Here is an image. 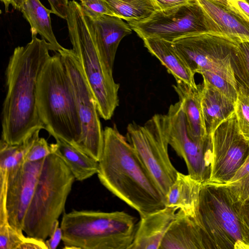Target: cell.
Listing matches in <instances>:
<instances>
[{
  "label": "cell",
  "instance_id": "obj_1",
  "mask_svg": "<svg viewBox=\"0 0 249 249\" xmlns=\"http://www.w3.org/2000/svg\"><path fill=\"white\" fill-rule=\"evenodd\" d=\"M50 51L53 48L45 39L33 36L25 46L15 48L9 59L1 133V139L9 144H19L36 131L45 129L37 108L36 89Z\"/></svg>",
  "mask_w": 249,
  "mask_h": 249
},
{
  "label": "cell",
  "instance_id": "obj_2",
  "mask_svg": "<svg viewBox=\"0 0 249 249\" xmlns=\"http://www.w3.org/2000/svg\"><path fill=\"white\" fill-rule=\"evenodd\" d=\"M97 176L109 191L136 210L140 217L165 207V197L126 139L116 126L103 131Z\"/></svg>",
  "mask_w": 249,
  "mask_h": 249
},
{
  "label": "cell",
  "instance_id": "obj_3",
  "mask_svg": "<svg viewBox=\"0 0 249 249\" xmlns=\"http://www.w3.org/2000/svg\"><path fill=\"white\" fill-rule=\"evenodd\" d=\"M36 103L40 119L49 134L78 149L81 123L71 82L58 52L50 57L41 71Z\"/></svg>",
  "mask_w": 249,
  "mask_h": 249
},
{
  "label": "cell",
  "instance_id": "obj_4",
  "mask_svg": "<svg viewBox=\"0 0 249 249\" xmlns=\"http://www.w3.org/2000/svg\"><path fill=\"white\" fill-rule=\"evenodd\" d=\"M66 20L72 50L95 99L99 114L108 120L119 105V85L100 56L92 21L74 0L69 2Z\"/></svg>",
  "mask_w": 249,
  "mask_h": 249
},
{
  "label": "cell",
  "instance_id": "obj_5",
  "mask_svg": "<svg viewBox=\"0 0 249 249\" xmlns=\"http://www.w3.org/2000/svg\"><path fill=\"white\" fill-rule=\"evenodd\" d=\"M60 227L65 249H128L137 224L124 211L73 210L63 214Z\"/></svg>",
  "mask_w": 249,
  "mask_h": 249
},
{
  "label": "cell",
  "instance_id": "obj_6",
  "mask_svg": "<svg viewBox=\"0 0 249 249\" xmlns=\"http://www.w3.org/2000/svg\"><path fill=\"white\" fill-rule=\"evenodd\" d=\"M75 178L64 161L52 153L44 160L22 230L28 236L46 241L53 223L65 210Z\"/></svg>",
  "mask_w": 249,
  "mask_h": 249
},
{
  "label": "cell",
  "instance_id": "obj_7",
  "mask_svg": "<svg viewBox=\"0 0 249 249\" xmlns=\"http://www.w3.org/2000/svg\"><path fill=\"white\" fill-rule=\"evenodd\" d=\"M198 219L213 249H249L243 239L237 202L223 185L202 184Z\"/></svg>",
  "mask_w": 249,
  "mask_h": 249
},
{
  "label": "cell",
  "instance_id": "obj_8",
  "mask_svg": "<svg viewBox=\"0 0 249 249\" xmlns=\"http://www.w3.org/2000/svg\"><path fill=\"white\" fill-rule=\"evenodd\" d=\"M126 140L165 196L175 181L178 171L169 158L168 120L166 114L153 116L143 125L130 123Z\"/></svg>",
  "mask_w": 249,
  "mask_h": 249
},
{
  "label": "cell",
  "instance_id": "obj_9",
  "mask_svg": "<svg viewBox=\"0 0 249 249\" xmlns=\"http://www.w3.org/2000/svg\"><path fill=\"white\" fill-rule=\"evenodd\" d=\"M128 22L142 39L156 38L173 42L192 35L214 33L197 0L168 9L158 10L147 18Z\"/></svg>",
  "mask_w": 249,
  "mask_h": 249
},
{
  "label": "cell",
  "instance_id": "obj_10",
  "mask_svg": "<svg viewBox=\"0 0 249 249\" xmlns=\"http://www.w3.org/2000/svg\"><path fill=\"white\" fill-rule=\"evenodd\" d=\"M173 43L194 73L199 74L205 71L214 72L237 88L231 66L237 43L220 34L206 33L184 37Z\"/></svg>",
  "mask_w": 249,
  "mask_h": 249
},
{
  "label": "cell",
  "instance_id": "obj_11",
  "mask_svg": "<svg viewBox=\"0 0 249 249\" xmlns=\"http://www.w3.org/2000/svg\"><path fill=\"white\" fill-rule=\"evenodd\" d=\"M57 52L71 82L81 123L82 134L78 149L98 161L103 150L104 130L95 99L72 49L63 47Z\"/></svg>",
  "mask_w": 249,
  "mask_h": 249
},
{
  "label": "cell",
  "instance_id": "obj_12",
  "mask_svg": "<svg viewBox=\"0 0 249 249\" xmlns=\"http://www.w3.org/2000/svg\"><path fill=\"white\" fill-rule=\"evenodd\" d=\"M212 142L211 171L206 182L225 184L232 178L249 155V142L239 131L234 112L215 129Z\"/></svg>",
  "mask_w": 249,
  "mask_h": 249
},
{
  "label": "cell",
  "instance_id": "obj_13",
  "mask_svg": "<svg viewBox=\"0 0 249 249\" xmlns=\"http://www.w3.org/2000/svg\"><path fill=\"white\" fill-rule=\"evenodd\" d=\"M166 115L169 144L184 160L192 178L202 184L207 182L213 160L212 137L202 142H196L190 137L179 101L171 105Z\"/></svg>",
  "mask_w": 249,
  "mask_h": 249
},
{
  "label": "cell",
  "instance_id": "obj_14",
  "mask_svg": "<svg viewBox=\"0 0 249 249\" xmlns=\"http://www.w3.org/2000/svg\"><path fill=\"white\" fill-rule=\"evenodd\" d=\"M44 159L24 161L8 173L6 208L12 227L22 231L24 217L34 195Z\"/></svg>",
  "mask_w": 249,
  "mask_h": 249
},
{
  "label": "cell",
  "instance_id": "obj_15",
  "mask_svg": "<svg viewBox=\"0 0 249 249\" xmlns=\"http://www.w3.org/2000/svg\"><path fill=\"white\" fill-rule=\"evenodd\" d=\"M159 249H213L198 218L178 210Z\"/></svg>",
  "mask_w": 249,
  "mask_h": 249
},
{
  "label": "cell",
  "instance_id": "obj_16",
  "mask_svg": "<svg viewBox=\"0 0 249 249\" xmlns=\"http://www.w3.org/2000/svg\"><path fill=\"white\" fill-rule=\"evenodd\" d=\"M214 33L236 43L249 41V20L234 9L211 0H197Z\"/></svg>",
  "mask_w": 249,
  "mask_h": 249
},
{
  "label": "cell",
  "instance_id": "obj_17",
  "mask_svg": "<svg viewBox=\"0 0 249 249\" xmlns=\"http://www.w3.org/2000/svg\"><path fill=\"white\" fill-rule=\"evenodd\" d=\"M90 19L100 56L107 69L112 72L119 44L124 36L131 33L132 29L117 16L103 15Z\"/></svg>",
  "mask_w": 249,
  "mask_h": 249
},
{
  "label": "cell",
  "instance_id": "obj_18",
  "mask_svg": "<svg viewBox=\"0 0 249 249\" xmlns=\"http://www.w3.org/2000/svg\"><path fill=\"white\" fill-rule=\"evenodd\" d=\"M175 208L165 207L141 216L134 238L128 249H159L161 241L176 216Z\"/></svg>",
  "mask_w": 249,
  "mask_h": 249
},
{
  "label": "cell",
  "instance_id": "obj_19",
  "mask_svg": "<svg viewBox=\"0 0 249 249\" xmlns=\"http://www.w3.org/2000/svg\"><path fill=\"white\" fill-rule=\"evenodd\" d=\"M173 86L182 105L190 137L197 142H204L212 136H208L205 128L202 106V84L191 86L180 81L176 80Z\"/></svg>",
  "mask_w": 249,
  "mask_h": 249
},
{
  "label": "cell",
  "instance_id": "obj_20",
  "mask_svg": "<svg viewBox=\"0 0 249 249\" xmlns=\"http://www.w3.org/2000/svg\"><path fill=\"white\" fill-rule=\"evenodd\" d=\"M201 186V183L189 174L178 172L175 181L165 196V207L175 208L186 215L198 218Z\"/></svg>",
  "mask_w": 249,
  "mask_h": 249
},
{
  "label": "cell",
  "instance_id": "obj_21",
  "mask_svg": "<svg viewBox=\"0 0 249 249\" xmlns=\"http://www.w3.org/2000/svg\"><path fill=\"white\" fill-rule=\"evenodd\" d=\"M201 106L205 128L208 136L234 112L235 102L220 92L203 78Z\"/></svg>",
  "mask_w": 249,
  "mask_h": 249
},
{
  "label": "cell",
  "instance_id": "obj_22",
  "mask_svg": "<svg viewBox=\"0 0 249 249\" xmlns=\"http://www.w3.org/2000/svg\"><path fill=\"white\" fill-rule=\"evenodd\" d=\"M149 52L158 58L176 80L196 86L195 74L175 49L173 42L156 38L142 39Z\"/></svg>",
  "mask_w": 249,
  "mask_h": 249
},
{
  "label": "cell",
  "instance_id": "obj_23",
  "mask_svg": "<svg viewBox=\"0 0 249 249\" xmlns=\"http://www.w3.org/2000/svg\"><path fill=\"white\" fill-rule=\"evenodd\" d=\"M55 140L56 142L51 144L53 153L64 161L75 180L82 181L97 174L98 161L62 139Z\"/></svg>",
  "mask_w": 249,
  "mask_h": 249
},
{
  "label": "cell",
  "instance_id": "obj_24",
  "mask_svg": "<svg viewBox=\"0 0 249 249\" xmlns=\"http://www.w3.org/2000/svg\"><path fill=\"white\" fill-rule=\"evenodd\" d=\"M20 11L30 25L32 37L39 34L55 52L63 47L57 41L52 29L51 9L46 8L39 0H23Z\"/></svg>",
  "mask_w": 249,
  "mask_h": 249
},
{
  "label": "cell",
  "instance_id": "obj_25",
  "mask_svg": "<svg viewBox=\"0 0 249 249\" xmlns=\"http://www.w3.org/2000/svg\"><path fill=\"white\" fill-rule=\"evenodd\" d=\"M115 16L128 22L150 17L158 7L153 0H104Z\"/></svg>",
  "mask_w": 249,
  "mask_h": 249
},
{
  "label": "cell",
  "instance_id": "obj_26",
  "mask_svg": "<svg viewBox=\"0 0 249 249\" xmlns=\"http://www.w3.org/2000/svg\"><path fill=\"white\" fill-rule=\"evenodd\" d=\"M40 130L30 135L22 142L11 145L1 139L0 146V172L8 173L21 165L36 139L39 137Z\"/></svg>",
  "mask_w": 249,
  "mask_h": 249
},
{
  "label": "cell",
  "instance_id": "obj_27",
  "mask_svg": "<svg viewBox=\"0 0 249 249\" xmlns=\"http://www.w3.org/2000/svg\"><path fill=\"white\" fill-rule=\"evenodd\" d=\"M237 88L249 93V41L237 43L231 58Z\"/></svg>",
  "mask_w": 249,
  "mask_h": 249
},
{
  "label": "cell",
  "instance_id": "obj_28",
  "mask_svg": "<svg viewBox=\"0 0 249 249\" xmlns=\"http://www.w3.org/2000/svg\"><path fill=\"white\" fill-rule=\"evenodd\" d=\"M234 113L239 131L249 142V93L238 89Z\"/></svg>",
  "mask_w": 249,
  "mask_h": 249
},
{
  "label": "cell",
  "instance_id": "obj_29",
  "mask_svg": "<svg viewBox=\"0 0 249 249\" xmlns=\"http://www.w3.org/2000/svg\"><path fill=\"white\" fill-rule=\"evenodd\" d=\"M22 231L12 227L9 222L0 224V249H18L25 236Z\"/></svg>",
  "mask_w": 249,
  "mask_h": 249
},
{
  "label": "cell",
  "instance_id": "obj_30",
  "mask_svg": "<svg viewBox=\"0 0 249 249\" xmlns=\"http://www.w3.org/2000/svg\"><path fill=\"white\" fill-rule=\"evenodd\" d=\"M203 78L216 88L220 92L234 102L237 98V89L226 79L214 72L202 71L199 73Z\"/></svg>",
  "mask_w": 249,
  "mask_h": 249
},
{
  "label": "cell",
  "instance_id": "obj_31",
  "mask_svg": "<svg viewBox=\"0 0 249 249\" xmlns=\"http://www.w3.org/2000/svg\"><path fill=\"white\" fill-rule=\"evenodd\" d=\"M85 14L90 18L101 15L115 16L107 3L104 0H79Z\"/></svg>",
  "mask_w": 249,
  "mask_h": 249
},
{
  "label": "cell",
  "instance_id": "obj_32",
  "mask_svg": "<svg viewBox=\"0 0 249 249\" xmlns=\"http://www.w3.org/2000/svg\"><path fill=\"white\" fill-rule=\"evenodd\" d=\"M220 185L226 187L236 202H242L249 198V174L236 181Z\"/></svg>",
  "mask_w": 249,
  "mask_h": 249
},
{
  "label": "cell",
  "instance_id": "obj_33",
  "mask_svg": "<svg viewBox=\"0 0 249 249\" xmlns=\"http://www.w3.org/2000/svg\"><path fill=\"white\" fill-rule=\"evenodd\" d=\"M53 153L51 144L42 137L35 141L25 157V161L34 162L42 160Z\"/></svg>",
  "mask_w": 249,
  "mask_h": 249
},
{
  "label": "cell",
  "instance_id": "obj_34",
  "mask_svg": "<svg viewBox=\"0 0 249 249\" xmlns=\"http://www.w3.org/2000/svg\"><path fill=\"white\" fill-rule=\"evenodd\" d=\"M237 204L243 239L249 248V198Z\"/></svg>",
  "mask_w": 249,
  "mask_h": 249
},
{
  "label": "cell",
  "instance_id": "obj_35",
  "mask_svg": "<svg viewBox=\"0 0 249 249\" xmlns=\"http://www.w3.org/2000/svg\"><path fill=\"white\" fill-rule=\"evenodd\" d=\"M49 237V239L45 241L48 249H55L62 239V231L61 227L59 226L58 220L53 223Z\"/></svg>",
  "mask_w": 249,
  "mask_h": 249
},
{
  "label": "cell",
  "instance_id": "obj_36",
  "mask_svg": "<svg viewBox=\"0 0 249 249\" xmlns=\"http://www.w3.org/2000/svg\"><path fill=\"white\" fill-rule=\"evenodd\" d=\"M53 14L66 19L69 1L68 0H48Z\"/></svg>",
  "mask_w": 249,
  "mask_h": 249
},
{
  "label": "cell",
  "instance_id": "obj_37",
  "mask_svg": "<svg viewBox=\"0 0 249 249\" xmlns=\"http://www.w3.org/2000/svg\"><path fill=\"white\" fill-rule=\"evenodd\" d=\"M18 249H48V247L45 241L27 236Z\"/></svg>",
  "mask_w": 249,
  "mask_h": 249
},
{
  "label": "cell",
  "instance_id": "obj_38",
  "mask_svg": "<svg viewBox=\"0 0 249 249\" xmlns=\"http://www.w3.org/2000/svg\"><path fill=\"white\" fill-rule=\"evenodd\" d=\"M159 10L172 8L190 3L194 0H153Z\"/></svg>",
  "mask_w": 249,
  "mask_h": 249
},
{
  "label": "cell",
  "instance_id": "obj_39",
  "mask_svg": "<svg viewBox=\"0 0 249 249\" xmlns=\"http://www.w3.org/2000/svg\"><path fill=\"white\" fill-rule=\"evenodd\" d=\"M249 174V155L244 163L227 183L236 181ZM227 184V183H226Z\"/></svg>",
  "mask_w": 249,
  "mask_h": 249
},
{
  "label": "cell",
  "instance_id": "obj_40",
  "mask_svg": "<svg viewBox=\"0 0 249 249\" xmlns=\"http://www.w3.org/2000/svg\"><path fill=\"white\" fill-rule=\"evenodd\" d=\"M235 5L238 11L249 20V4L245 0H236Z\"/></svg>",
  "mask_w": 249,
  "mask_h": 249
},
{
  "label": "cell",
  "instance_id": "obj_41",
  "mask_svg": "<svg viewBox=\"0 0 249 249\" xmlns=\"http://www.w3.org/2000/svg\"><path fill=\"white\" fill-rule=\"evenodd\" d=\"M4 5L5 10L8 11L10 5H12L14 9L20 11L23 0H0Z\"/></svg>",
  "mask_w": 249,
  "mask_h": 249
},
{
  "label": "cell",
  "instance_id": "obj_42",
  "mask_svg": "<svg viewBox=\"0 0 249 249\" xmlns=\"http://www.w3.org/2000/svg\"><path fill=\"white\" fill-rule=\"evenodd\" d=\"M214 2L221 3L223 5H226L229 7H231L233 9H234L232 6L230 4V3L227 0H211ZM235 10V9H234Z\"/></svg>",
  "mask_w": 249,
  "mask_h": 249
},
{
  "label": "cell",
  "instance_id": "obj_43",
  "mask_svg": "<svg viewBox=\"0 0 249 249\" xmlns=\"http://www.w3.org/2000/svg\"><path fill=\"white\" fill-rule=\"evenodd\" d=\"M230 3V4L232 6V7L236 10L237 11L238 13H239L240 14H241L238 10V9H237L236 8V5H235V2H236V0H227ZM242 15V14H241ZM243 16V15H242Z\"/></svg>",
  "mask_w": 249,
  "mask_h": 249
},
{
  "label": "cell",
  "instance_id": "obj_44",
  "mask_svg": "<svg viewBox=\"0 0 249 249\" xmlns=\"http://www.w3.org/2000/svg\"><path fill=\"white\" fill-rule=\"evenodd\" d=\"M247 3L249 4V0H245Z\"/></svg>",
  "mask_w": 249,
  "mask_h": 249
},
{
  "label": "cell",
  "instance_id": "obj_45",
  "mask_svg": "<svg viewBox=\"0 0 249 249\" xmlns=\"http://www.w3.org/2000/svg\"></svg>",
  "mask_w": 249,
  "mask_h": 249
}]
</instances>
